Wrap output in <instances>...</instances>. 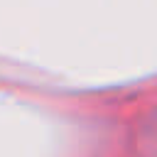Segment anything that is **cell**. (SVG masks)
<instances>
[]
</instances>
